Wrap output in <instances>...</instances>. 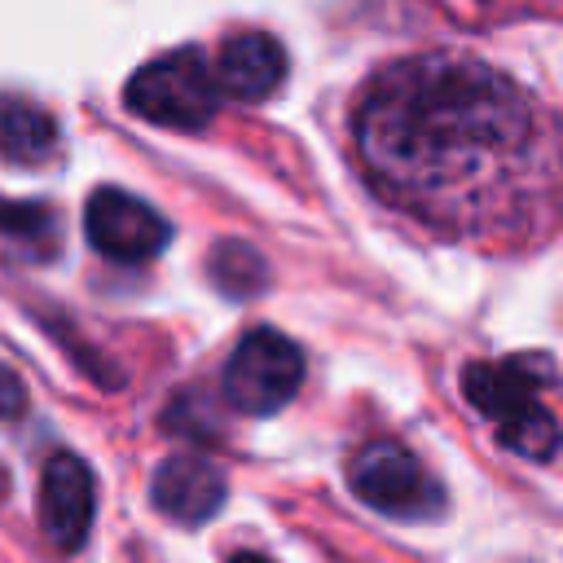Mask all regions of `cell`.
I'll list each match as a JSON object with an SVG mask.
<instances>
[{"instance_id": "277c9868", "label": "cell", "mask_w": 563, "mask_h": 563, "mask_svg": "<svg viewBox=\"0 0 563 563\" xmlns=\"http://www.w3.org/2000/svg\"><path fill=\"white\" fill-rule=\"evenodd\" d=\"M347 484L361 501L391 519H431L444 506V488L396 440H365L347 462Z\"/></svg>"}, {"instance_id": "30bf717a", "label": "cell", "mask_w": 563, "mask_h": 563, "mask_svg": "<svg viewBox=\"0 0 563 563\" xmlns=\"http://www.w3.org/2000/svg\"><path fill=\"white\" fill-rule=\"evenodd\" d=\"M53 150L57 119L26 97H0V154L9 163H44Z\"/></svg>"}, {"instance_id": "7a4b0ae2", "label": "cell", "mask_w": 563, "mask_h": 563, "mask_svg": "<svg viewBox=\"0 0 563 563\" xmlns=\"http://www.w3.org/2000/svg\"><path fill=\"white\" fill-rule=\"evenodd\" d=\"M462 396L497 427L501 444L523 457H554L563 431L541 405V365L537 361H471L462 369Z\"/></svg>"}, {"instance_id": "6da1fadb", "label": "cell", "mask_w": 563, "mask_h": 563, "mask_svg": "<svg viewBox=\"0 0 563 563\" xmlns=\"http://www.w3.org/2000/svg\"><path fill=\"white\" fill-rule=\"evenodd\" d=\"M378 194L449 238H528L563 216V123L510 75L418 53L383 66L352 114Z\"/></svg>"}, {"instance_id": "52a82bcc", "label": "cell", "mask_w": 563, "mask_h": 563, "mask_svg": "<svg viewBox=\"0 0 563 563\" xmlns=\"http://www.w3.org/2000/svg\"><path fill=\"white\" fill-rule=\"evenodd\" d=\"M97 510V484L92 471L75 453H53L40 475V528L62 550L75 554L92 532Z\"/></svg>"}, {"instance_id": "3957f363", "label": "cell", "mask_w": 563, "mask_h": 563, "mask_svg": "<svg viewBox=\"0 0 563 563\" xmlns=\"http://www.w3.org/2000/svg\"><path fill=\"white\" fill-rule=\"evenodd\" d=\"M123 101H128L132 114H141L150 123L194 132V128H202L216 114L220 79H216V70L207 66V57L198 48H176L167 57L145 62L128 79Z\"/></svg>"}, {"instance_id": "8fae6325", "label": "cell", "mask_w": 563, "mask_h": 563, "mask_svg": "<svg viewBox=\"0 0 563 563\" xmlns=\"http://www.w3.org/2000/svg\"><path fill=\"white\" fill-rule=\"evenodd\" d=\"M207 273H211V286L229 299H251L268 286V264L246 242H216L207 255Z\"/></svg>"}, {"instance_id": "9a60e30c", "label": "cell", "mask_w": 563, "mask_h": 563, "mask_svg": "<svg viewBox=\"0 0 563 563\" xmlns=\"http://www.w3.org/2000/svg\"><path fill=\"white\" fill-rule=\"evenodd\" d=\"M229 563H273V559H264V554H233Z\"/></svg>"}, {"instance_id": "ba28073f", "label": "cell", "mask_w": 563, "mask_h": 563, "mask_svg": "<svg viewBox=\"0 0 563 563\" xmlns=\"http://www.w3.org/2000/svg\"><path fill=\"white\" fill-rule=\"evenodd\" d=\"M224 493H229V484H224L220 466H211L207 457H194V453L163 457L150 479V501L172 523H185V528L216 519V510L224 506Z\"/></svg>"}, {"instance_id": "4fadbf2b", "label": "cell", "mask_w": 563, "mask_h": 563, "mask_svg": "<svg viewBox=\"0 0 563 563\" xmlns=\"http://www.w3.org/2000/svg\"><path fill=\"white\" fill-rule=\"evenodd\" d=\"M22 400H26V391H22V383L0 365V418H13V413H22Z\"/></svg>"}, {"instance_id": "5bb4252c", "label": "cell", "mask_w": 563, "mask_h": 563, "mask_svg": "<svg viewBox=\"0 0 563 563\" xmlns=\"http://www.w3.org/2000/svg\"><path fill=\"white\" fill-rule=\"evenodd\" d=\"M475 9H506V4H519V0H471Z\"/></svg>"}, {"instance_id": "5b68a950", "label": "cell", "mask_w": 563, "mask_h": 563, "mask_svg": "<svg viewBox=\"0 0 563 563\" xmlns=\"http://www.w3.org/2000/svg\"><path fill=\"white\" fill-rule=\"evenodd\" d=\"M303 383V352L273 325H255L238 339L224 365V396L242 413H277Z\"/></svg>"}, {"instance_id": "7c38bea8", "label": "cell", "mask_w": 563, "mask_h": 563, "mask_svg": "<svg viewBox=\"0 0 563 563\" xmlns=\"http://www.w3.org/2000/svg\"><path fill=\"white\" fill-rule=\"evenodd\" d=\"M57 229V216L53 207L44 202H9L0 198V233L4 238H22V242H40Z\"/></svg>"}, {"instance_id": "9c48e42d", "label": "cell", "mask_w": 563, "mask_h": 563, "mask_svg": "<svg viewBox=\"0 0 563 563\" xmlns=\"http://www.w3.org/2000/svg\"><path fill=\"white\" fill-rule=\"evenodd\" d=\"M216 79H220V88H229L242 101L268 97L286 79V48H282V40H273L264 31L229 35L220 57H216Z\"/></svg>"}, {"instance_id": "8992f818", "label": "cell", "mask_w": 563, "mask_h": 563, "mask_svg": "<svg viewBox=\"0 0 563 563\" xmlns=\"http://www.w3.org/2000/svg\"><path fill=\"white\" fill-rule=\"evenodd\" d=\"M84 233H88L92 251H101L106 260L141 264V260H154L167 246L172 224L150 202H141L136 194L101 185L84 207Z\"/></svg>"}]
</instances>
